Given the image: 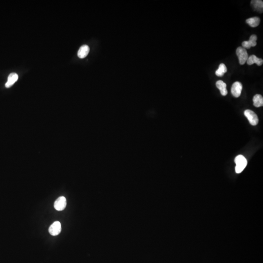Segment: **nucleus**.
<instances>
[{"label": "nucleus", "instance_id": "obj_11", "mask_svg": "<svg viewBox=\"0 0 263 263\" xmlns=\"http://www.w3.org/2000/svg\"><path fill=\"white\" fill-rule=\"evenodd\" d=\"M216 86L217 88L220 91L221 94L223 96H225L228 94L227 90V85L222 80H218L216 82Z\"/></svg>", "mask_w": 263, "mask_h": 263}, {"label": "nucleus", "instance_id": "obj_10", "mask_svg": "<svg viewBox=\"0 0 263 263\" xmlns=\"http://www.w3.org/2000/svg\"><path fill=\"white\" fill-rule=\"evenodd\" d=\"M90 48L87 45H83L79 49L78 52V57L80 59L85 58L89 54Z\"/></svg>", "mask_w": 263, "mask_h": 263}, {"label": "nucleus", "instance_id": "obj_7", "mask_svg": "<svg viewBox=\"0 0 263 263\" xmlns=\"http://www.w3.org/2000/svg\"><path fill=\"white\" fill-rule=\"evenodd\" d=\"M257 37L256 35H252L250 37L248 41H244L242 43V47L245 49H250L251 47H254L257 44Z\"/></svg>", "mask_w": 263, "mask_h": 263}, {"label": "nucleus", "instance_id": "obj_5", "mask_svg": "<svg viewBox=\"0 0 263 263\" xmlns=\"http://www.w3.org/2000/svg\"><path fill=\"white\" fill-rule=\"evenodd\" d=\"M242 89L243 86L242 83L239 81H236L232 85L231 87V94L235 98H238L241 95Z\"/></svg>", "mask_w": 263, "mask_h": 263}, {"label": "nucleus", "instance_id": "obj_9", "mask_svg": "<svg viewBox=\"0 0 263 263\" xmlns=\"http://www.w3.org/2000/svg\"><path fill=\"white\" fill-rule=\"evenodd\" d=\"M247 63L249 65L256 64L257 65L261 66L263 64V60L262 59L258 58L255 55H251L248 58Z\"/></svg>", "mask_w": 263, "mask_h": 263}, {"label": "nucleus", "instance_id": "obj_12", "mask_svg": "<svg viewBox=\"0 0 263 263\" xmlns=\"http://www.w3.org/2000/svg\"><path fill=\"white\" fill-rule=\"evenodd\" d=\"M251 6L255 10L260 13L263 12V2L261 0H253L251 2Z\"/></svg>", "mask_w": 263, "mask_h": 263}, {"label": "nucleus", "instance_id": "obj_8", "mask_svg": "<svg viewBox=\"0 0 263 263\" xmlns=\"http://www.w3.org/2000/svg\"><path fill=\"white\" fill-rule=\"evenodd\" d=\"M19 76L16 73H12L8 77V81L6 83L5 86L7 88H9L12 86L18 80Z\"/></svg>", "mask_w": 263, "mask_h": 263}, {"label": "nucleus", "instance_id": "obj_14", "mask_svg": "<svg viewBox=\"0 0 263 263\" xmlns=\"http://www.w3.org/2000/svg\"><path fill=\"white\" fill-rule=\"evenodd\" d=\"M245 22L251 27L256 28L257 26H258L259 24L260 23V19L259 18L257 17H255L250 18L247 19Z\"/></svg>", "mask_w": 263, "mask_h": 263}, {"label": "nucleus", "instance_id": "obj_2", "mask_svg": "<svg viewBox=\"0 0 263 263\" xmlns=\"http://www.w3.org/2000/svg\"><path fill=\"white\" fill-rule=\"evenodd\" d=\"M237 56L239 59V63L241 65H244L247 62L249 58V55L245 48L243 47H239L236 49Z\"/></svg>", "mask_w": 263, "mask_h": 263}, {"label": "nucleus", "instance_id": "obj_3", "mask_svg": "<svg viewBox=\"0 0 263 263\" xmlns=\"http://www.w3.org/2000/svg\"><path fill=\"white\" fill-rule=\"evenodd\" d=\"M245 117L248 118L250 124L255 126L258 123L259 120L256 114L250 110H246L244 112Z\"/></svg>", "mask_w": 263, "mask_h": 263}, {"label": "nucleus", "instance_id": "obj_15", "mask_svg": "<svg viewBox=\"0 0 263 263\" xmlns=\"http://www.w3.org/2000/svg\"><path fill=\"white\" fill-rule=\"evenodd\" d=\"M227 71V68L226 66L224 64H220L219 68L215 72V75L218 77H222Z\"/></svg>", "mask_w": 263, "mask_h": 263}, {"label": "nucleus", "instance_id": "obj_6", "mask_svg": "<svg viewBox=\"0 0 263 263\" xmlns=\"http://www.w3.org/2000/svg\"><path fill=\"white\" fill-rule=\"evenodd\" d=\"M66 199L64 196L59 197L54 203V208L56 210L61 211L65 208L66 206Z\"/></svg>", "mask_w": 263, "mask_h": 263}, {"label": "nucleus", "instance_id": "obj_13", "mask_svg": "<svg viewBox=\"0 0 263 263\" xmlns=\"http://www.w3.org/2000/svg\"><path fill=\"white\" fill-rule=\"evenodd\" d=\"M253 105L256 107H260L263 106V98L261 95L257 94L253 98Z\"/></svg>", "mask_w": 263, "mask_h": 263}, {"label": "nucleus", "instance_id": "obj_4", "mask_svg": "<svg viewBox=\"0 0 263 263\" xmlns=\"http://www.w3.org/2000/svg\"><path fill=\"white\" fill-rule=\"evenodd\" d=\"M49 232L53 236L59 235L61 231V224L59 222L55 221L51 225L49 228Z\"/></svg>", "mask_w": 263, "mask_h": 263}, {"label": "nucleus", "instance_id": "obj_1", "mask_svg": "<svg viewBox=\"0 0 263 263\" xmlns=\"http://www.w3.org/2000/svg\"><path fill=\"white\" fill-rule=\"evenodd\" d=\"M235 163L236 166L235 167V172L236 173H241L245 167L247 166V160L242 155L237 156L235 158Z\"/></svg>", "mask_w": 263, "mask_h": 263}]
</instances>
